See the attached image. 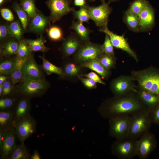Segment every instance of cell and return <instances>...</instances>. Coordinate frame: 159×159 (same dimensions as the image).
I'll list each match as a JSON object with an SVG mask.
<instances>
[{"mask_svg":"<svg viewBox=\"0 0 159 159\" xmlns=\"http://www.w3.org/2000/svg\"><path fill=\"white\" fill-rule=\"evenodd\" d=\"M131 115H122L110 118V133L117 140H121L127 138L131 121Z\"/></svg>","mask_w":159,"mask_h":159,"instance_id":"5","label":"cell"},{"mask_svg":"<svg viewBox=\"0 0 159 159\" xmlns=\"http://www.w3.org/2000/svg\"><path fill=\"white\" fill-rule=\"evenodd\" d=\"M130 75L137 82V88L159 95V69L150 67L132 71Z\"/></svg>","mask_w":159,"mask_h":159,"instance_id":"2","label":"cell"},{"mask_svg":"<svg viewBox=\"0 0 159 159\" xmlns=\"http://www.w3.org/2000/svg\"><path fill=\"white\" fill-rule=\"evenodd\" d=\"M16 101V98L9 96L2 97L0 100V109L5 110L12 107Z\"/></svg>","mask_w":159,"mask_h":159,"instance_id":"40","label":"cell"},{"mask_svg":"<svg viewBox=\"0 0 159 159\" xmlns=\"http://www.w3.org/2000/svg\"><path fill=\"white\" fill-rule=\"evenodd\" d=\"M32 52L24 39L19 42V46L16 55L19 58L26 59L32 54Z\"/></svg>","mask_w":159,"mask_h":159,"instance_id":"33","label":"cell"},{"mask_svg":"<svg viewBox=\"0 0 159 159\" xmlns=\"http://www.w3.org/2000/svg\"><path fill=\"white\" fill-rule=\"evenodd\" d=\"M100 32L107 34L114 47L125 52L138 62V59L135 52L130 47L126 39L123 35H119L110 30L107 27L100 28Z\"/></svg>","mask_w":159,"mask_h":159,"instance_id":"13","label":"cell"},{"mask_svg":"<svg viewBox=\"0 0 159 159\" xmlns=\"http://www.w3.org/2000/svg\"><path fill=\"white\" fill-rule=\"evenodd\" d=\"M42 67L36 61L32 54L26 59L22 69L23 79H45V75Z\"/></svg>","mask_w":159,"mask_h":159,"instance_id":"12","label":"cell"},{"mask_svg":"<svg viewBox=\"0 0 159 159\" xmlns=\"http://www.w3.org/2000/svg\"><path fill=\"white\" fill-rule=\"evenodd\" d=\"M4 0H0V5H1L3 3Z\"/></svg>","mask_w":159,"mask_h":159,"instance_id":"53","label":"cell"},{"mask_svg":"<svg viewBox=\"0 0 159 159\" xmlns=\"http://www.w3.org/2000/svg\"><path fill=\"white\" fill-rule=\"evenodd\" d=\"M82 67L89 68L95 72L101 77L104 79H107L111 75L110 69L104 67L100 62L98 59H91L81 64Z\"/></svg>","mask_w":159,"mask_h":159,"instance_id":"20","label":"cell"},{"mask_svg":"<svg viewBox=\"0 0 159 159\" xmlns=\"http://www.w3.org/2000/svg\"><path fill=\"white\" fill-rule=\"evenodd\" d=\"M98 59L101 64L107 69H110L115 66L116 59L115 56L104 53Z\"/></svg>","mask_w":159,"mask_h":159,"instance_id":"36","label":"cell"},{"mask_svg":"<svg viewBox=\"0 0 159 159\" xmlns=\"http://www.w3.org/2000/svg\"><path fill=\"white\" fill-rule=\"evenodd\" d=\"M19 43V42L15 39L11 37L0 44L1 58L8 57L16 55Z\"/></svg>","mask_w":159,"mask_h":159,"instance_id":"19","label":"cell"},{"mask_svg":"<svg viewBox=\"0 0 159 159\" xmlns=\"http://www.w3.org/2000/svg\"><path fill=\"white\" fill-rule=\"evenodd\" d=\"M2 85L3 91L1 97H2L8 96L14 93L15 85L10 76Z\"/></svg>","mask_w":159,"mask_h":159,"instance_id":"38","label":"cell"},{"mask_svg":"<svg viewBox=\"0 0 159 159\" xmlns=\"http://www.w3.org/2000/svg\"><path fill=\"white\" fill-rule=\"evenodd\" d=\"M49 16L44 15L38 10L35 14L29 19L27 30L37 35H43L50 25Z\"/></svg>","mask_w":159,"mask_h":159,"instance_id":"11","label":"cell"},{"mask_svg":"<svg viewBox=\"0 0 159 159\" xmlns=\"http://www.w3.org/2000/svg\"><path fill=\"white\" fill-rule=\"evenodd\" d=\"M149 113L151 122L159 123V103L149 110Z\"/></svg>","mask_w":159,"mask_h":159,"instance_id":"44","label":"cell"},{"mask_svg":"<svg viewBox=\"0 0 159 159\" xmlns=\"http://www.w3.org/2000/svg\"><path fill=\"white\" fill-rule=\"evenodd\" d=\"M16 59V55L1 58L0 75L9 76L15 67Z\"/></svg>","mask_w":159,"mask_h":159,"instance_id":"24","label":"cell"},{"mask_svg":"<svg viewBox=\"0 0 159 159\" xmlns=\"http://www.w3.org/2000/svg\"><path fill=\"white\" fill-rule=\"evenodd\" d=\"M2 17L7 21L11 22L14 21V16L11 11L8 9L3 8L0 9Z\"/></svg>","mask_w":159,"mask_h":159,"instance_id":"45","label":"cell"},{"mask_svg":"<svg viewBox=\"0 0 159 159\" xmlns=\"http://www.w3.org/2000/svg\"><path fill=\"white\" fill-rule=\"evenodd\" d=\"M70 29L75 31L76 34L83 42H90V34L92 31L85 27L82 22L73 21Z\"/></svg>","mask_w":159,"mask_h":159,"instance_id":"22","label":"cell"},{"mask_svg":"<svg viewBox=\"0 0 159 159\" xmlns=\"http://www.w3.org/2000/svg\"><path fill=\"white\" fill-rule=\"evenodd\" d=\"M74 4L75 6H82L85 5V0H74Z\"/></svg>","mask_w":159,"mask_h":159,"instance_id":"49","label":"cell"},{"mask_svg":"<svg viewBox=\"0 0 159 159\" xmlns=\"http://www.w3.org/2000/svg\"><path fill=\"white\" fill-rule=\"evenodd\" d=\"M25 40L32 52H41L44 53L50 49L45 45L46 40L43 35L35 39H26Z\"/></svg>","mask_w":159,"mask_h":159,"instance_id":"25","label":"cell"},{"mask_svg":"<svg viewBox=\"0 0 159 159\" xmlns=\"http://www.w3.org/2000/svg\"><path fill=\"white\" fill-rule=\"evenodd\" d=\"M95 0H90V1H94Z\"/></svg>","mask_w":159,"mask_h":159,"instance_id":"57","label":"cell"},{"mask_svg":"<svg viewBox=\"0 0 159 159\" xmlns=\"http://www.w3.org/2000/svg\"><path fill=\"white\" fill-rule=\"evenodd\" d=\"M15 133L12 129L7 130L6 138L0 148L3 158L11 154L16 146Z\"/></svg>","mask_w":159,"mask_h":159,"instance_id":"21","label":"cell"},{"mask_svg":"<svg viewBox=\"0 0 159 159\" xmlns=\"http://www.w3.org/2000/svg\"><path fill=\"white\" fill-rule=\"evenodd\" d=\"M11 159H27L29 155L23 143L16 145L11 154Z\"/></svg>","mask_w":159,"mask_h":159,"instance_id":"35","label":"cell"},{"mask_svg":"<svg viewBox=\"0 0 159 159\" xmlns=\"http://www.w3.org/2000/svg\"><path fill=\"white\" fill-rule=\"evenodd\" d=\"M155 145L153 135L148 131L137 141L136 155L140 159H146Z\"/></svg>","mask_w":159,"mask_h":159,"instance_id":"14","label":"cell"},{"mask_svg":"<svg viewBox=\"0 0 159 159\" xmlns=\"http://www.w3.org/2000/svg\"><path fill=\"white\" fill-rule=\"evenodd\" d=\"M149 4V2L145 0H135L127 10L132 13L138 16Z\"/></svg>","mask_w":159,"mask_h":159,"instance_id":"31","label":"cell"},{"mask_svg":"<svg viewBox=\"0 0 159 159\" xmlns=\"http://www.w3.org/2000/svg\"><path fill=\"white\" fill-rule=\"evenodd\" d=\"M26 59L16 57L15 67L9 75L11 79L15 85L19 83L23 80L22 69Z\"/></svg>","mask_w":159,"mask_h":159,"instance_id":"28","label":"cell"},{"mask_svg":"<svg viewBox=\"0 0 159 159\" xmlns=\"http://www.w3.org/2000/svg\"><path fill=\"white\" fill-rule=\"evenodd\" d=\"M88 11L90 19L100 28L107 27L109 18L112 11L108 4L102 3L97 6L89 7Z\"/></svg>","mask_w":159,"mask_h":159,"instance_id":"9","label":"cell"},{"mask_svg":"<svg viewBox=\"0 0 159 159\" xmlns=\"http://www.w3.org/2000/svg\"><path fill=\"white\" fill-rule=\"evenodd\" d=\"M13 116L10 112L1 111L0 112V126L4 128L8 126L12 122Z\"/></svg>","mask_w":159,"mask_h":159,"instance_id":"39","label":"cell"},{"mask_svg":"<svg viewBox=\"0 0 159 159\" xmlns=\"http://www.w3.org/2000/svg\"><path fill=\"white\" fill-rule=\"evenodd\" d=\"M137 141L128 138L117 140L112 147V153L120 159H132L136 155Z\"/></svg>","mask_w":159,"mask_h":159,"instance_id":"6","label":"cell"},{"mask_svg":"<svg viewBox=\"0 0 159 159\" xmlns=\"http://www.w3.org/2000/svg\"><path fill=\"white\" fill-rule=\"evenodd\" d=\"M83 76L92 79L96 82L102 85H105V83L102 80L100 77L96 73L92 72L87 74H84Z\"/></svg>","mask_w":159,"mask_h":159,"instance_id":"46","label":"cell"},{"mask_svg":"<svg viewBox=\"0 0 159 159\" xmlns=\"http://www.w3.org/2000/svg\"><path fill=\"white\" fill-rule=\"evenodd\" d=\"M117 0H109V3H110L111 2L115 1Z\"/></svg>","mask_w":159,"mask_h":159,"instance_id":"54","label":"cell"},{"mask_svg":"<svg viewBox=\"0 0 159 159\" xmlns=\"http://www.w3.org/2000/svg\"><path fill=\"white\" fill-rule=\"evenodd\" d=\"M104 42L102 45V48L105 53L114 55L113 46L111 43L109 36L105 34Z\"/></svg>","mask_w":159,"mask_h":159,"instance_id":"43","label":"cell"},{"mask_svg":"<svg viewBox=\"0 0 159 159\" xmlns=\"http://www.w3.org/2000/svg\"><path fill=\"white\" fill-rule=\"evenodd\" d=\"M104 53L102 45L90 42H83L75 55V60L81 63L98 58Z\"/></svg>","mask_w":159,"mask_h":159,"instance_id":"7","label":"cell"},{"mask_svg":"<svg viewBox=\"0 0 159 159\" xmlns=\"http://www.w3.org/2000/svg\"><path fill=\"white\" fill-rule=\"evenodd\" d=\"M7 130H1L0 131V147L1 148L6 137Z\"/></svg>","mask_w":159,"mask_h":159,"instance_id":"48","label":"cell"},{"mask_svg":"<svg viewBox=\"0 0 159 159\" xmlns=\"http://www.w3.org/2000/svg\"><path fill=\"white\" fill-rule=\"evenodd\" d=\"M141 102L150 110L159 103V95L138 88L135 91Z\"/></svg>","mask_w":159,"mask_h":159,"instance_id":"18","label":"cell"},{"mask_svg":"<svg viewBox=\"0 0 159 159\" xmlns=\"http://www.w3.org/2000/svg\"><path fill=\"white\" fill-rule=\"evenodd\" d=\"M123 21L129 29L135 32L140 31V22L137 16L127 10L124 14Z\"/></svg>","mask_w":159,"mask_h":159,"instance_id":"26","label":"cell"},{"mask_svg":"<svg viewBox=\"0 0 159 159\" xmlns=\"http://www.w3.org/2000/svg\"><path fill=\"white\" fill-rule=\"evenodd\" d=\"M50 86L46 79H24L15 86L14 93L29 98L43 94Z\"/></svg>","mask_w":159,"mask_h":159,"instance_id":"3","label":"cell"},{"mask_svg":"<svg viewBox=\"0 0 159 159\" xmlns=\"http://www.w3.org/2000/svg\"><path fill=\"white\" fill-rule=\"evenodd\" d=\"M83 42L76 34H72L63 39L61 51L65 57L76 53Z\"/></svg>","mask_w":159,"mask_h":159,"instance_id":"16","label":"cell"},{"mask_svg":"<svg viewBox=\"0 0 159 159\" xmlns=\"http://www.w3.org/2000/svg\"><path fill=\"white\" fill-rule=\"evenodd\" d=\"M67 0H47L46 4L50 11V17L52 23L59 20L64 16L74 10L71 7Z\"/></svg>","mask_w":159,"mask_h":159,"instance_id":"10","label":"cell"},{"mask_svg":"<svg viewBox=\"0 0 159 159\" xmlns=\"http://www.w3.org/2000/svg\"><path fill=\"white\" fill-rule=\"evenodd\" d=\"M9 23L2 22L0 25V44L2 43L9 38L11 37L9 30Z\"/></svg>","mask_w":159,"mask_h":159,"instance_id":"42","label":"cell"},{"mask_svg":"<svg viewBox=\"0 0 159 159\" xmlns=\"http://www.w3.org/2000/svg\"><path fill=\"white\" fill-rule=\"evenodd\" d=\"M102 3L105 2V0H100Z\"/></svg>","mask_w":159,"mask_h":159,"instance_id":"55","label":"cell"},{"mask_svg":"<svg viewBox=\"0 0 159 159\" xmlns=\"http://www.w3.org/2000/svg\"><path fill=\"white\" fill-rule=\"evenodd\" d=\"M11 7L17 15L25 32L26 31L29 20L27 14L20 4L16 2H14L12 3Z\"/></svg>","mask_w":159,"mask_h":159,"instance_id":"30","label":"cell"},{"mask_svg":"<svg viewBox=\"0 0 159 159\" xmlns=\"http://www.w3.org/2000/svg\"><path fill=\"white\" fill-rule=\"evenodd\" d=\"M9 30L10 36L20 42L25 32L20 21L14 20L9 23Z\"/></svg>","mask_w":159,"mask_h":159,"instance_id":"29","label":"cell"},{"mask_svg":"<svg viewBox=\"0 0 159 159\" xmlns=\"http://www.w3.org/2000/svg\"><path fill=\"white\" fill-rule=\"evenodd\" d=\"M134 82L131 75H122L112 81L110 88L115 97L120 96L132 91H135L136 86Z\"/></svg>","mask_w":159,"mask_h":159,"instance_id":"8","label":"cell"},{"mask_svg":"<svg viewBox=\"0 0 159 159\" xmlns=\"http://www.w3.org/2000/svg\"><path fill=\"white\" fill-rule=\"evenodd\" d=\"M47 32L49 37L53 41H58L63 39L62 32L58 26H50L47 29Z\"/></svg>","mask_w":159,"mask_h":159,"instance_id":"37","label":"cell"},{"mask_svg":"<svg viewBox=\"0 0 159 159\" xmlns=\"http://www.w3.org/2000/svg\"><path fill=\"white\" fill-rule=\"evenodd\" d=\"M130 128L127 138L138 140L148 131L151 121L149 110L146 109L131 115Z\"/></svg>","mask_w":159,"mask_h":159,"instance_id":"4","label":"cell"},{"mask_svg":"<svg viewBox=\"0 0 159 159\" xmlns=\"http://www.w3.org/2000/svg\"><path fill=\"white\" fill-rule=\"evenodd\" d=\"M30 103L28 98L23 97L18 101L15 111V118L19 121L27 116Z\"/></svg>","mask_w":159,"mask_h":159,"instance_id":"23","label":"cell"},{"mask_svg":"<svg viewBox=\"0 0 159 159\" xmlns=\"http://www.w3.org/2000/svg\"><path fill=\"white\" fill-rule=\"evenodd\" d=\"M63 70L65 76L72 77L78 74L80 71V67L74 63H69L64 66Z\"/></svg>","mask_w":159,"mask_h":159,"instance_id":"41","label":"cell"},{"mask_svg":"<svg viewBox=\"0 0 159 159\" xmlns=\"http://www.w3.org/2000/svg\"><path fill=\"white\" fill-rule=\"evenodd\" d=\"M88 6L85 5L80 7V8L78 10L74 9L72 11L74 18L77 20V21L82 23H88L90 18L88 11Z\"/></svg>","mask_w":159,"mask_h":159,"instance_id":"34","label":"cell"},{"mask_svg":"<svg viewBox=\"0 0 159 159\" xmlns=\"http://www.w3.org/2000/svg\"><path fill=\"white\" fill-rule=\"evenodd\" d=\"M3 91V89L2 85H0V96H1Z\"/></svg>","mask_w":159,"mask_h":159,"instance_id":"52","label":"cell"},{"mask_svg":"<svg viewBox=\"0 0 159 159\" xmlns=\"http://www.w3.org/2000/svg\"><path fill=\"white\" fill-rule=\"evenodd\" d=\"M39 57L42 60V68L44 72L47 75L55 74L63 78L65 77L64 72L62 68L51 63L44 56H39Z\"/></svg>","mask_w":159,"mask_h":159,"instance_id":"27","label":"cell"},{"mask_svg":"<svg viewBox=\"0 0 159 159\" xmlns=\"http://www.w3.org/2000/svg\"><path fill=\"white\" fill-rule=\"evenodd\" d=\"M18 121L16 125L15 133L19 141L23 143L34 133L35 123L33 118L28 115Z\"/></svg>","mask_w":159,"mask_h":159,"instance_id":"15","label":"cell"},{"mask_svg":"<svg viewBox=\"0 0 159 159\" xmlns=\"http://www.w3.org/2000/svg\"><path fill=\"white\" fill-rule=\"evenodd\" d=\"M80 80L83 84L88 88H94L96 86L97 82L92 79L87 78L80 77Z\"/></svg>","mask_w":159,"mask_h":159,"instance_id":"47","label":"cell"},{"mask_svg":"<svg viewBox=\"0 0 159 159\" xmlns=\"http://www.w3.org/2000/svg\"><path fill=\"white\" fill-rule=\"evenodd\" d=\"M148 109L141 102L136 93L133 91L122 96L107 100L101 109L102 115L106 118L124 115H131Z\"/></svg>","mask_w":159,"mask_h":159,"instance_id":"1","label":"cell"},{"mask_svg":"<svg viewBox=\"0 0 159 159\" xmlns=\"http://www.w3.org/2000/svg\"><path fill=\"white\" fill-rule=\"evenodd\" d=\"M20 4L27 14L29 20L38 10L36 7L34 0H20Z\"/></svg>","mask_w":159,"mask_h":159,"instance_id":"32","label":"cell"},{"mask_svg":"<svg viewBox=\"0 0 159 159\" xmlns=\"http://www.w3.org/2000/svg\"><path fill=\"white\" fill-rule=\"evenodd\" d=\"M9 76L0 75V85H1L9 77Z\"/></svg>","mask_w":159,"mask_h":159,"instance_id":"51","label":"cell"},{"mask_svg":"<svg viewBox=\"0 0 159 159\" xmlns=\"http://www.w3.org/2000/svg\"><path fill=\"white\" fill-rule=\"evenodd\" d=\"M68 2H69L70 3V2L71 1V0H67Z\"/></svg>","mask_w":159,"mask_h":159,"instance_id":"56","label":"cell"},{"mask_svg":"<svg viewBox=\"0 0 159 159\" xmlns=\"http://www.w3.org/2000/svg\"><path fill=\"white\" fill-rule=\"evenodd\" d=\"M31 159H40V157L39 154L37 150H35L31 157Z\"/></svg>","mask_w":159,"mask_h":159,"instance_id":"50","label":"cell"},{"mask_svg":"<svg viewBox=\"0 0 159 159\" xmlns=\"http://www.w3.org/2000/svg\"><path fill=\"white\" fill-rule=\"evenodd\" d=\"M138 16L140 31L147 32L152 29L155 24V14L154 9L150 4Z\"/></svg>","mask_w":159,"mask_h":159,"instance_id":"17","label":"cell"}]
</instances>
